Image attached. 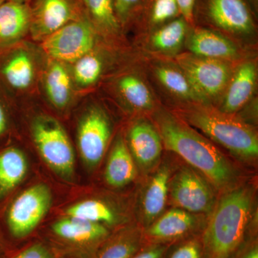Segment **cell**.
Listing matches in <instances>:
<instances>
[{
	"label": "cell",
	"instance_id": "cell-27",
	"mask_svg": "<svg viewBox=\"0 0 258 258\" xmlns=\"http://www.w3.org/2000/svg\"><path fill=\"white\" fill-rule=\"evenodd\" d=\"M188 25L182 17H179L162 25L151 37L152 46L163 52L176 50L184 41Z\"/></svg>",
	"mask_w": 258,
	"mask_h": 258
},
{
	"label": "cell",
	"instance_id": "cell-41",
	"mask_svg": "<svg viewBox=\"0 0 258 258\" xmlns=\"http://www.w3.org/2000/svg\"><path fill=\"white\" fill-rule=\"evenodd\" d=\"M4 1H5V0H0V5H1Z\"/></svg>",
	"mask_w": 258,
	"mask_h": 258
},
{
	"label": "cell",
	"instance_id": "cell-9",
	"mask_svg": "<svg viewBox=\"0 0 258 258\" xmlns=\"http://www.w3.org/2000/svg\"><path fill=\"white\" fill-rule=\"evenodd\" d=\"M51 232L68 252L79 258H93L101 244L110 235L106 226L68 217L54 222Z\"/></svg>",
	"mask_w": 258,
	"mask_h": 258
},
{
	"label": "cell",
	"instance_id": "cell-30",
	"mask_svg": "<svg viewBox=\"0 0 258 258\" xmlns=\"http://www.w3.org/2000/svg\"><path fill=\"white\" fill-rule=\"evenodd\" d=\"M147 7L148 20L152 26H162L181 15L176 0H148L144 8Z\"/></svg>",
	"mask_w": 258,
	"mask_h": 258
},
{
	"label": "cell",
	"instance_id": "cell-3",
	"mask_svg": "<svg viewBox=\"0 0 258 258\" xmlns=\"http://www.w3.org/2000/svg\"><path fill=\"white\" fill-rule=\"evenodd\" d=\"M176 115L190 126L222 146L235 157L254 160L258 155L257 134L254 129L233 114L224 113L203 103L178 110Z\"/></svg>",
	"mask_w": 258,
	"mask_h": 258
},
{
	"label": "cell",
	"instance_id": "cell-8",
	"mask_svg": "<svg viewBox=\"0 0 258 258\" xmlns=\"http://www.w3.org/2000/svg\"><path fill=\"white\" fill-rule=\"evenodd\" d=\"M201 101L217 98L227 88L232 75L225 61L184 54L176 59Z\"/></svg>",
	"mask_w": 258,
	"mask_h": 258
},
{
	"label": "cell",
	"instance_id": "cell-40",
	"mask_svg": "<svg viewBox=\"0 0 258 258\" xmlns=\"http://www.w3.org/2000/svg\"><path fill=\"white\" fill-rule=\"evenodd\" d=\"M245 1V0H244ZM250 1H252V3H257V0H250Z\"/></svg>",
	"mask_w": 258,
	"mask_h": 258
},
{
	"label": "cell",
	"instance_id": "cell-24",
	"mask_svg": "<svg viewBox=\"0 0 258 258\" xmlns=\"http://www.w3.org/2000/svg\"><path fill=\"white\" fill-rule=\"evenodd\" d=\"M47 96L52 104L58 109L69 104L72 93V86L69 73L61 62L54 61L47 69L45 78Z\"/></svg>",
	"mask_w": 258,
	"mask_h": 258
},
{
	"label": "cell",
	"instance_id": "cell-37",
	"mask_svg": "<svg viewBox=\"0 0 258 258\" xmlns=\"http://www.w3.org/2000/svg\"><path fill=\"white\" fill-rule=\"evenodd\" d=\"M10 128L9 115L3 94L0 93V141L8 134Z\"/></svg>",
	"mask_w": 258,
	"mask_h": 258
},
{
	"label": "cell",
	"instance_id": "cell-19",
	"mask_svg": "<svg viewBox=\"0 0 258 258\" xmlns=\"http://www.w3.org/2000/svg\"><path fill=\"white\" fill-rule=\"evenodd\" d=\"M257 69L252 62L242 64L231 77L220 111L233 114L240 111L253 93Z\"/></svg>",
	"mask_w": 258,
	"mask_h": 258
},
{
	"label": "cell",
	"instance_id": "cell-36",
	"mask_svg": "<svg viewBox=\"0 0 258 258\" xmlns=\"http://www.w3.org/2000/svg\"><path fill=\"white\" fill-rule=\"evenodd\" d=\"M231 258H258L257 241L242 244Z\"/></svg>",
	"mask_w": 258,
	"mask_h": 258
},
{
	"label": "cell",
	"instance_id": "cell-25",
	"mask_svg": "<svg viewBox=\"0 0 258 258\" xmlns=\"http://www.w3.org/2000/svg\"><path fill=\"white\" fill-rule=\"evenodd\" d=\"M155 75L164 88L174 96L195 103H203L189 79L181 69L161 64L156 68Z\"/></svg>",
	"mask_w": 258,
	"mask_h": 258
},
{
	"label": "cell",
	"instance_id": "cell-28",
	"mask_svg": "<svg viewBox=\"0 0 258 258\" xmlns=\"http://www.w3.org/2000/svg\"><path fill=\"white\" fill-rule=\"evenodd\" d=\"M118 89L127 103L136 109L148 110L153 106L150 91L137 76H123L118 81Z\"/></svg>",
	"mask_w": 258,
	"mask_h": 258
},
{
	"label": "cell",
	"instance_id": "cell-18",
	"mask_svg": "<svg viewBox=\"0 0 258 258\" xmlns=\"http://www.w3.org/2000/svg\"><path fill=\"white\" fill-rule=\"evenodd\" d=\"M188 47L194 55L208 58L225 61L237 57V49L233 42L207 29L193 30L188 40Z\"/></svg>",
	"mask_w": 258,
	"mask_h": 258
},
{
	"label": "cell",
	"instance_id": "cell-10",
	"mask_svg": "<svg viewBox=\"0 0 258 258\" xmlns=\"http://www.w3.org/2000/svg\"><path fill=\"white\" fill-rule=\"evenodd\" d=\"M30 31L36 39H45L74 20L85 18L80 0H32Z\"/></svg>",
	"mask_w": 258,
	"mask_h": 258
},
{
	"label": "cell",
	"instance_id": "cell-13",
	"mask_svg": "<svg viewBox=\"0 0 258 258\" xmlns=\"http://www.w3.org/2000/svg\"><path fill=\"white\" fill-rule=\"evenodd\" d=\"M126 144L136 164L144 170H150L160 160L164 147L160 134L147 120H139L132 125Z\"/></svg>",
	"mask_w": 258,
	"mask_h": 258
},
{
	"label": "cell",
	"instance_id": "cell-39",
	"mask_svg": "<svg viewBox=\"0 0 258 258\" xmlns=\"http://www.w3.org/2000/svg\"><path fill=\"white\" fill-rule=\"evenodd\" d=\"M10 1L18 2V3H28L30 0H10Z\"/></svg>",
	"mask_w": 258,
	"mask_h": 258
},
{
	"label": "cell",
	"instance_id": "cell-38",
	"mask_svg": "<svg viewBox=\"0 0 258 258\" xmlns=\"http://www.w3.org/2000/svg\"><path fill=\"white\" fill-rule=\"evenodd\" d=\"M5 253V247H4V243H3V241L2 240L1 236H0V257L3 255V254Z\"/></svg>",
	"mask_w": 258,
	"mask_h": 258
},
{
	"label": "cell",
	"instance_id": "cell-23",
	"mask_svg": "<svg viewBox=\"0 0 258 258\" xmlns=\"http://www.w3.org/2000/svg\"><path fill=\"white\" fill-rule=\"evenodd\" d=\"M85 16L95 30L115 35L121 28L115 15L114 0H80Z\"/></svg>",
	"mask_w": 258,
	"mask_h": 258
},
{
	"label": "cell",
	"instance_id": "cell-20",
	"mask_svg": "<svg viewBox=\"0 0 258 258\" xmlns=\"http://www.w3.org/2000/svg\"><path fill=\"white\" fill-rule=\"evenodd\" d=\"M137 176V165L124 139L115 141L108 157L105 179L110 186L120 188L133 181Z\"/></svg>",
	"mask_w": 258,
	"mask_h": 258
},
{
	"label": "cell",
	"instance_id": "cell-6",
	"mask_svg": "<svg viewBox=\"0 0 258 258\" xmlns=\"http://www.w3.org/2000/svg\"><path fill=\"white\" fill-rule=\"evenodd\" d=\"M215 188L191 167H182L171 178L169 197L176 208L190 213L209 214L216 204Z\"/></svg>",
	"mask_w": 258,
	"mask_h": 258
},
{
	"label": "cell",
	"instance_id": "cell-35",
	"mask_svg": "<svg viewBox=\"0 0 258 258\" xmlns=\"http://www.w3.org/2000/svg\"><path fill=\"white\" fill-rule=\"evenodd\" d=\"M181 16L188 24L193 23L196 0H176Z\"/></svg>",
	"mask_w": 258,
	"mask_h": 258
},
{
	"label": "cell",
	"instance_id": "cell-17",
	"mask_svg": "<svg viewBox=\"0 0 258 258\" xmlns=\"http://www.w3.org/2000/svg\"><path fill=\"white\" fill-rule=\"evenodd\" d=\"M171 178L170 166L162 164L146 187L142 200V212L147 226L157 220L164 212L169 198Z\"/></svg>",
	"mask_w": 258,
	"mask_h": 258
},
{
	"label": "cell",
	"instance_id": "cell-32",
	"mask_svg": "<svg viewBox=\"0 0 258 258\" xmlns=\"http://www.w3.org/2000/svg\"><path fill=\"white\" fill-rule=\"evenodd\" d=\"M0 258H57L52 248L41 242H35L16 253L6 255L5 253Z\"/></svg>",
	"mask_w": 258,
	"mask_h": 258
},
{
	"label": "cell",
	"instance_id": "cell-16",
	"mask_svg": "<svg viewBox=\"0 0 258 258\" xmlns=\"http://www.w3.org/2000/svg\"><path fill=\"white\" fill-rule=\"evenodd\" d=\"M34 78V66L28 53L9 48L0 50V83L15 90L26 89Z\"/></svg>",
	"mask_w": 258,
	"mask_h": 258
},
{
	"label": "cell",
	"instance_id": "cell-5",
	"mask_svg": "<svg viewBox=\"0 0 258 258\" xmlns=\"http://www.w3.org/2000/svg\"><path fill=\"white\" fill-rule=\"evenodd\" d=\"M52 203L51 190L42 183L20 193L5 210V227L10 235L23 239L30 235L47 215Z\"/></svg>",
	"mask_w": 258,
	"mask_h": 258
},
{
	"label": "cell",
	"instance_id": "cell-29",
	"mask_svg": "<svg viewBox=\"0 0 258 258\" xmlns=\"http://www.w3.org/2000/svg\"><path fill=\"white\" fill-rule=\"evenodd\" d=\"M74 63V79L81 86H91L99 79L103 71V63L95 54L89 52Z\"/></svg>",
	"mask_w": 258,
	"mask_h": 258
},
{
	"label": "cell",
	"instance_id": "cell-26",
	"mask_svg": "<svg viewBox=\"0 0 258 258\" xmlns=\"http://www.w3.org/2000/svg\"><path fill=\"white\" fill-rule=\"evenodd\" d=\"M66 215L103 225H113L117 222L115 212L106 204L97 200H84L75 204L66 210Z\"/></svg>",
	"mask_w": 258,
	"mask_h": 258
},
{
	"label": "cell",
	"instance_id": "cell-34",
	"mask_svg": "<svg viewBox=\"0 0 258 258\" xmlns=\"http://www.w3.org/2000/svg\"><path fill=\"white\" fill-rule=\"evenodd\" d=\"M166 248L164 244H149L132 258H164Z\"/></svg>",
	"mask_w": 258,
	"mask_h": 258
},
{
	"label": "cell",
	"instance_id": "cell-15",
	"mask_svg": "<svg viewBox=\"0 0 258 258\" xmlns=\"http://www.w3.org/2000/svg\"><path fill=\"white\" fill-rule=\"evenodd\" d=\"M28 3L5 0L0 5V50L11 47L30 30Z\"/></svg>",
	"mask_w": 258,
	"mask_h": 258
},
{
	"label": "cell",
	"instance_id": "cell-21",
	"mask_svg": "<svg viewBox=\"0 0 258 258\" xmlns=\"http://www.w3.org/2000/svg\"><path fill=\"white\" fill-rule=\"evenodd\" d=\"M28 169V160L20 149L8 147L0 150V203L23 181Z\"/></svg>",
	"mask_w": 258,
	"mask_h": 258
},
{
	"label": "cell",
	"instance_id": "cell-2",
	"mask_svg": "<svg viewBox=\"0 0 258 258\" xmlns=\"http://www.w3.org/2000/svg\"><path fill=\"white\" fill-rule=\"evenodd\" d=\"M253 190L236 186L215 204L203 237L205 258H231L244 243L252 218Z\"/></svg>",
	"mask_w": 258,
	"mask_h": 258
},
{
	"label": "cell",
	"instance_id": "cell-4",
	"mask_svg": "<svg viewBox=\"0 0 258 258\" xmlns=\"http://www.w3.org/2000/svg\"><path fill=\"white\" fill-rule=\"evenodd\" d=\"M32 134L47 165L62 179L71 181L75 174L74 151L62 125L55 118L41 115L34 120Z\"/></svg>",
	"mask_w": 258,
	"mask_h": 258
},
{
	"label": "cell",
	"instance_id": "cell-22",
	"mask_svg": "<svg viewBox=\"0 0 258 258\" xmlns=\"http://www.w3.org/2000/svg\"><path fill=\"white\" fill-rule=\"evenodd\" d=\"M144 242L141 229L127 227L108 236L93 258H132L142 249Z\"/></svg>",
	"mask_w": 258,
	"mask_h": 258
},
{
	"label": "cell",
	"instance_id": "cell-7",
	"mask_svg": "<svg viewBox=\"0 0 258 258\" xmlns=\"http://www.w3.org/2000/svg\"><path fill=\"white\" fill-rule=\"evenodd\" d=\"M96 37V30L85 17L68 23L44 39L42 47L54 61L75 62L91 52Z\"/></svg>",
	"mask_w": 258,
	"mask_h": 258
},
{
	"label": "cell",
	"instance_id": "cell-12",
	"mask_svg": "<svg viewBox=\"0 0 258 258\" xmlns=\"http://www.w3.org/2000/svg\"><path fill=\"white\" fill-rule=\"evenodd\" d=\"M201 12L212 25L235 34L253 32L252 11L244 0H201Z\"/></svg>",
	"mask_w": 258,
	"mask_h": 258
},
{
	"label": "cell",
	"instance_id": "cell-33",
	"mask_svg": "<svg viewBox=\"0 0 258 258\" xmlns=\"http://www.w3.org/2000/svg\"><path fill=\"white\" fill-rule=\"evenodd\" d=\"M203 245L198 241L191 240L181 244L169 258H203Z\"/></svg>",
	"mask_w": 258,
	"mask_h": 258
},
{
	"label": "cell",
	"instance_id": "cell-1",
	"mask_svg": "<svg viewBox=\"0 0 258 258\" xmlns=\"http://www.w3.org/2000/svg\"><path fill=\"white\" fill-rule=\"evenodd\" d=\"M154 121L164 147L182 158L215 189L226 192L237 186V169L203 134L166 111L157 112Z\"/></svg>",
	"mask_w": 258,
	"mask_h": 258
},
{
	"label": "cell",
	"instance_id": "cell-11",
	"mask_svg": "<svg viewBox=\"0 0 258 258\" xmlns=\"http://www.w3.org/2000/svg\"><path fill=\"white\" fill-rule=\"evenodd\" d=\"M111 135L109 118L101 108L93 107L83 115L78 129V144L88 167H96L101 162Z\"/></svg>",
	"mask_w": 258,
	"mask_h": 258
},
{
	"label": "cell",
	"instance_id": "cell-14",
	"mask_svg": "<svg viewBox=\"0 0 258 258\" xmlns=\"http://www.w3.org/2000/svg\"><path fill=\"white\" fill-rule=\"evenodd\" d=\"M198 222L196 215L179 208H173L161 214L157 220L147 226L144 232V241L149 244H164L176 240L195 230Z\"/></svg>",
	"mask_w": 258,
	"mask_h": 258
},
{
	"label": "cell",
	"instance_id": "cell-31",
	"mask_svg": "<svg viewBox=\"0 0 258 258\" xmlns=\"http://www.w3.org/2000/svg\"><path fill=\"white\" fill-rule=\"evenodd\" d=\"M148 0H114L115 15L120 27L126 26L138 18Z\"/></svg>",
	"mask_w": 258,
	"mask_h": 258
}]
</instances>
